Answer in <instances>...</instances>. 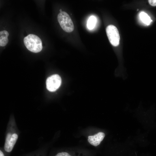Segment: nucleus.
Wrapping results in <instances>:
<instances>
[{
	"label": "nucleus",
	"instance_id": "nucleus-5",
	"mask_svg": "<svg viewBox=\"0 0 156 156\" xmlns=\"http://www.w3.org/2000/svg\"><path fill=\"white\" fill-rule=\"evenodd\" d=\"M105 137V133L100 132L94 135L89 136L88 140L91 144L96 146L100 144Z\"/></svg>",
	"mask_w": 156,
	"mask_h": 156
},
{
	"label": "nucleus",
	"instance_id": "nucleus-10",
	"mask_svg": "<svg viewBox=\"0 0 156 156\" xmlns=\"http://www.w3.org/2000/svg\"><path fill=\"white\" fill-rule=\"evenodd\" d=\"M12 135L11 133H8L7 134L6 137L5 142L4 146V149L5 151L7 152L8 149L10 141Z\"/></svg>",
	"mask_w": 156,
	"mask_h": 156
},
{
	"label": "nucleus",
	"instance_id": "nucleus-3",
	"mask_svg": "<svg viewBox=\"0 0 156 156\" xmlns=\"http://www.w3.org/2000/svg\"><path fill=\"white\" fill-rule=\"evenodd\" d=\"M107 36L110 43L113 46H118L119 43L120 37L117 28L112 25L108 26L106 28Z\"/></svg>",
	"mask_w": 156,
	"mask_h": 156
},
{
	"label": "nucleus",
	"instance_id": "nucleus-8",
	"mask_svg": "<svg viewBox=\"0 0 156 156\" xmlns=\"http://www.w3.org/2000/svg\"><path fill=\"white\" fill-rule=\"evenodd\" d=\"M139 16L141 20L147 25H149L152 21L148 14L144 12H141Z\"/></svg>",
	"mask_w": 156,
	"mask_h": 156
},
{
	"label": "nucleus",
	"instance_id": "nucleus-11",
	"mask_svg": "<svg viewBox=\"0 0 156 156\" xmlns=\"http://www.w3.org/2000/svg\"><path fill=\"white\" fill-rule=\"evenodd\" d=\"M55 156H71L68 153L66 152H62L58 153Z\"/></svg>",
	"mask_w": 156,
	"mask_h": 156
},
{
	"label": "nucleus",
	"instance_id": "nucleus-4",
	"mask_svg": "<svg viewBox=\"0 0 156 156\" xmlns=\"http://www.w3.org/2000/svg\"><path fill=\"white\" fill-rule=\"evenodd\" d=\"M61 79L57 74H54L47 78L46 81L47 89L50 92H54L60 86L61 83Z\"/></svg>",
	"mask_w": 156,
	"mask_h": 156
},
{
	"label": "nucleus",
	"instance_id": "nucleus-14",
	"mask_svg": "<svg viewBox=\"0 0 156 156\" xmlns=\"http://www.w3.org/2000/svg\"><path fill=\"white\" fill-rule=\"evenodd\" d=\"M60 12H62V10L61 9H60Z\"/></svg>",
	"mask_w": 156,
	"mask_h": 156
},
{
	"label": "nucleus",
	"instance_id": "nucleus-13",
	"mask_svg": "<svg viewBox=\"0 0 156 156\" xmlns=\"http://www.w3.org/2000/svg\"><path fill=\"white\" fill-rule=\"evenodd\" d=\"M0 156H5L4 154L1 150L0 151Z\"/></svg>",
	"mask_w": 156,
	"mask_h": 156
},
{
	"label": "nucleus",
	"instance_id": "nucleus-7",
	"mask_svg": "<svg viewBox=\"0 0 156 156\" xmlns=\"http://www.w3.org/2000/svg\"><path fill=\"white\" fill-rule=\"evenodd\" d=\"M18 138V135L14 133L12 135L10 141L7 152H10L12 150Z\"/></svg>",
	"mask_w": 156,
	"mask_h": 156
},
{
	"label": "nucleus",
	"instance_id": "nucleus-2",
	"mask_svg": "<svg viewBox=\"0 0 156 156\" xmlns=\"http://www.w3.org/2000/svg\"><path fill=\"white\" fill-rule=\"evenodd\" d=\"M57 19L60 26L64 31L69 33L73 30V23L70 17L66 12L62 11L59 13Z\"/></svg>",
	"mask_w": 156,
	"mask_h": 156
},
{
	"label": "nucleus",
	"instance_id": "nucleus-12",
	"mask_svg": "<svg viewBox=\"0 0 156 156\" xmlns=\"http://www.w3.org/2000/svg\"><path fill=\"white\" fill-rule=\"evenodd\" d=\"M148 2L151 5L153 6H156V0H149Z\"/></svg>",
	"mask_w": 156,
	"mask_h": 156
},
{
	"label": "nucleus",
	"instance_id": "nucleus-9",
	"mask_svg": "<svg viewBox=\"0 0 156 156\" xmlns=\"http://www.w3.org/2000/svg\"><path fill=\"white\" fill-rule=\"evenodd\" d=\"M96 18L94 16H90L88 19L87 23V26L88 29H92L94 28L96 25Z\"/></svg>",
	"mask_w": 156,
	"mask_h": 156
},
{
	"label": "nucleus",
	"instance_id": "nucleus-6",
	"mask_svg": "<svg viewBox=\"0 0 156 156\" xmlns=\"http://www.w3.org/2000/svg\"><path fill=\"white\" fill-rule=\"evenodd\" d=\"M9 36L8 32L6 31L0 32V46L4 47L6 46L8 42V37Z\"/></svg>",
	"mask_w": 156,
	"mask_h": 156
},
{
	"label": "nucleus",
	"instance_id": "nucleus-1",
	"mask_svg": "<svg viewBox=\"0 0 156 156\" xmlns=\"http://www.w3.org/2000/svg\"><path fill=\"white\" fill-rule=\"evenodd\" d=\"M23 42L27 48L32 52H39L42 49L41 40L35 35L29 34L24 38Z\"/></svg>",
	"mask_w": 156,
	"mask_h": 156
}]
</instances>
